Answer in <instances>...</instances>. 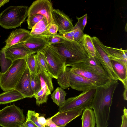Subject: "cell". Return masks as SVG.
Listing matches in <instances>:
<instances>
[{"label":"cell","mask_w":127,"mask_h":127,"mask_svg":"<svg viewBox=\"0 0 127 127\" xmlns=\"http://www.w3.org/2000/svg\"><path fill=\"white\" fill-rule=\"evenodd\" d=\"M50 45L61 55L65 67L84 62L89 57L83 47L78 42L66 39L62 42Z\"/></svg>","instance_id":"cell-1"},{"label":"cell","mask_w":127,"mask_h":127,"mask_svg":"<svg viewBox=\"0 0 127 127\" xmlns=\"http://www.w3.org/2000/svg\"><path fill=\"white\" fill-rule=\"evenodd\" d=\"M28 8L26 6H10L0 14V25L8 29L21 26L28 17Z\"/></svg>","instance_id":"cell-2"},{"label":"cell","mask_w":127,"mask_h":127,"mask_svg":"<svg viewBox=\"0 0 127 127\" xmlns=\"http://www.w3.org/2000/svg\"><path fill=\"white\" fill-rule=\"evenodd\" d=\"M27 64L25 59L13 61L8 70L1 73L0 87L5 91L15 89L26 69Z\"/></svg>","instance_id":"cell-3"},{"label":"cell","mask_w":127,"mask_h":127,"mask_svg":"<svg viewBox=\"0 0 127 127\" xmlns=\"http://www.w3.org/2000/svg\"><path fill=\"white\" fill-rule=\"evenodd\" d=\"M26 121L23 111L14 103L0 110V126L19 127Z\"/></svg>","instance_id":"cell-4"},{"label":"cell","mask_w":127,"mask_h":127,"mask_svg":"<svg viewBox=\"0 0 127 127\" xmlns=\"http://www.w3.org/2000/svg\"><path fill=\"white\" fill-rule=\"evenodd\" d=\"M71 67L70 70L72 72L91 81L97 87L106 84L110 79L84 62L76 64Z\"/></svg>","instance_id":"cell-5"},{"label":"cell","mask_w":127,"mask_h":127,"mask_svg":"<svg viewBox=\"0 0 127 127\" xmlns=\"http://www.w3.org/2000/svg\"><path fill=\"white\" fill-rule=\"evenodd\" d=\"M95 89L82 92L79 95L71 97L65 100L64 104L59 106V112L63 111L74 108L83 107L85 109L90 108Z\"/></svg>","instance_id":"cell-6"},{"label":"cell","mask_w":127,"mask_h":127,"mask_svg":"<svg viewBox=\"0 0 127 127\" xmlns=\"http://www.w3.org/2000/svg\"><path fill=\"white\" fill-rule=\"evenodd\" d=\"M43 53L48 64V73L53 78L57 77L65 67L62 57L53 47L48 45L42 52Z\"/></svg>","instance_id":"cell-7"},{"label":"cell","mask_w":127,"mask_h":127,"mask_svg":"<svg viewBox=\"0 0 127 127\" xmlns=\"http://www.w3.org/2000/svg\"><path fill=\"white\" fill-rule=\"evenodd\" d=\"M91 37L95 50V56L103 67L107 76L110 79L119 80L113 69L111 60L104 51V45L97 37Z\"/></svg>","instance_id":"cell-8"},{"label":"cell","mask_w":127,"mask_h":127,"mask_svg":"<svg viewBox=\"0 0 127 127\" xmlns=\"http://www.w3.org/2000/svg\"><path fill=\"white\" fill-rule=\"evenodd\" d=\"M53 8L52 4L48 0H36L33 1L28 8V17L36 14L43 16L47 19L49 26L54 23L52 16Z\"/></svg>","instance_id":"cell-9"},{"label":"cell","mask_w":127,"mask_h":127,"mask_svg":"<svg viewBox=\"0 0 127 127\" xmlns=\"http://www.w3.org/2000/svg\"><path fill=\"white\" fill-rule=\"evenodd\" d=\"M85 109L79 107L61 112H58L52 116V120L58 127H64L69 122L82 114Z\"/></svg>","instance_id":"cell-10"},{"label":"cell","mask_w":127,"mask_h":127,"mask_svg":"<svg viewBox=\"0 0 127 127\" xmlns=\"http://www.w3.org/2000/svg\"><path fill=\"white\" fill-rule=\"evenodd\" d=\"M52 16L54 23L58 27V31L61 35L71 31L74 26L69 17L59 9H53Z\"/></svg>","instance_id":"cell-11"},{"label":"cell","mask_w":127,"mask_h":127,"mask_svg":"<svg viewBox=\"0 0 127 127\" xmlns=\"http://www.w3.org/2000/svg\"><path fill=\"white\" fill-rule=\"evenodd\" d=\"M68 77L70 87L73 89L83 92L97 87L91 81L72 72L70 68Z\"/></svg>","instance_id":"cell-12"},{"label":"cell","mask_w":127,"mask_h":127,"mask_svg":"<svg viewBox=\"0 0 127 127\" xmlns=\"http://www.w3.org/2000/svg\"><path fill=\"white\" fill-rule=\"evenodd\" d=\"M5 52L6 57L13 61L25 59L27 56L34 54L25 47L24 42L15 44L6 48Z\"/></svg>","instance_id":"cell-13"},{"label":"cell","mask_w":127,"mask_h":127,"mask_svg":"<svg viewBox=\"0 0 127 127\" xmlns=\"http://www.w3.org/2000/svg\"><path fill=\"white\" fill-rule=\"evenodd\" d=\"M15 89L20 93L24 98L33 97L31 87V74L27 65Z\"/></svg>","instance_id":"cell-14"},{"label":"cell","mask_w":127,"mask_h":127,"mask_svg":"<svg viewBox=\"0 0 127 127\" xmlns=\"http://www.w3.org/2000/svg\"><path fill=\"white\" fill-rule=\"evenodd\" d=\"M30 31L24 29H17L12 32L5 42L4 48L13 45L24 42L31 36Z\"/></svg>","instance_id":"cell-15"},{"label":"cell","mask_w":127,"mask_h":127,"mask_svg":"<svg viewBox=\"0 0 127 127\" xmlns=\"http://www.w3.org/2000/svg\"><path fill=\"white\" fill-rule=\"evenodd\" d=\"M37 65V74L41 82V88L44 89L49 95L53 91L54 87L52 82V77L41 67L36 59Z\"/></svg>","instance_id":"cell-16"},{"label":"cell","mask_w":127,"mask_h":127,"mask_svg":"<svg viewBox=\"0 0 127 127\" xmlns=\"http://www.w3.org/2000/svg\"><path fill=\"white\" fill-rule=\"evenodd\" d=\"M24 44L29 50L34 53L42 52L48 45L45 38L31 36L24 42Z\"/></svg>","instance_id":"cell-17"},{"label":"cell","mask_w":127,"mask_h":127,"mask_svg":"<svg viewBox=\"0 0 127 127\" xmlns=\"http://www.w3.org/2000/svg\"><path fill=\"white\" fill-rule=\"evenodd\" d=\"M49 25L45 17L36 24L30 31L31 35L34 37L46 38L51 35L48 31Z\"/></svg>","instance_id":"cell-18"},{"label":"cell","mask_w":127,"mask_h":127,"mask_svg":"<svg viewBox=\"0 0 127 127\" xmlns=\"http://www.w3.org/2000/svg\"><path fill=\"white\" fill-rule=\"evenodd\" d=\"M113 69L122 83L124 88H127V64L114 59H110Z\"/></svg>","instance_id":"cell-19"},{"label":"cell","mask_w":127,"mask_h":127,"mask_svg":"<svg viewBox=\"0 0 127 127\" xmlns=\"http://www.w3.org/2000/svg\"><path fill=\"white\" fill-rule=\"evenodd\" d=\"M104 48V51L110 59L117 60L127 64V50L112 48L105 45Z\"/></svg>","instance_id":"cell-20"},{"label":"cell","mask_w":127,"mask_h":127,"mask_svg":"<svg viewBox=\"0 0 127 127\" xmlns=\"http://www.w3.org/2000/svg\"><path fill=\"white\" fill-rule=\"evenodd\" d=\"M24 98L22 94L15 89L5 91L0 94V105L11 103Z\"/></svg>","instance_id":"cell-21"},{"label":"cell","mask_w":127,"mask_h":127,"mask_svg":"<svg viewBox=\"0 0 127 127\" xmlns=\"http://www.w3.org/2000/svg\"><path fill=\"white\" fill-rule=\"evenodd\" d=\"M81 118L82 127H95L96 123L93 110L90 108L85 109Z\"/></svg>","instance_id":"cell-22"},{"label":"cell","mask_w":127,"mask_h":127,"mask_svg":"<svg viewBox=\"0 0 127 127\" xmlns=\"http://www.w3.org/2000/svg\"><path fill=\"white\" fill-rule=\"evenodd\" d=\"M82 45L87 52L89 56H95V50L92 37L89 35L84 34L78 42Z\"/></svg>","instance_id":"cell-23"},{"label":"cell","mask_w":127,"mask_h":127,"mask_svg":"<svg viewBox=\"0 0 127 127\" xmlns=\"http://www.w3.org/2000/svg\"><path fill=\"white\" fill-rule=\"evenodd\" d=\"M66 93L61 87H57L51 95L53 102L57 105H62L65 101V97Z\"/></svg>","instance_id":"cell-24"},{"label":"cell","mask_w":127,"mask_h":127,"mask_svg":"<svg viewBox=\"0 0 127 127\" xmlns=\"http://www.w3.org/2000/svg\"><path fill=\"white\" fill-rule=\"evenodd\" d=\"M69 68L68 67H65L57 77V83L62 89H66L70 87L68 77Z\"/></svg>","instance_id":"cell-25"},{"label":"cell","mask_w":127,"mask_h":127,"mask_svg":"<svg viewBox=\"0 0 127 127\" xmlns=\"http://www.w3.org/2000/svg\"><path fill=\"white\" fill-rule=\"evenodd\" d=\"M84 62L93 67L100 74L107 76L103 67L95 56L94 57L89 56L88 58Z\"/></svg>","instance_id":"cell-26"},{"label":"cell","mask_w":127,"mask_h":127,"mask_svg":"<svg viewBox=\"0 0 127 127\" xmlns=\"http://www.w3.org/2000/svg\"><path fill=\"white\" fill-rule=\"evenodd\" d=\"M5 49L3 47L0 50V65L1 73L5 72L11 66L13 61L7 58L5 54Z\"/></svg>","instance_id":"cell-27"},{"label":"cell","mask_w":127,"mask_h":127,"mask_svg":"<svg viewBox=\"0 0 127 127\" xmlns=\"http://www.w3.org/2000/svg\"><path fill=\"white\" fill-rule=\"evenodd\" d=\"M30 74L31 87L33 96L41 89V83L40 78L37 74L30 73Z\"/></svg>","instance_id":"cell-28"},{"label":"cell","mask_w":127,"mask_h":127,"mask_svg":"<svg viewBox=\"0 0 127 127\" xmlns=\"http://www.w3.org/2000/svg\"><path fill=\"white\" fill-rule=\"evenodd\" d=\"M30 73L37 74V65L35 54L29 55L25 58Z\"/></svg>","instance_id":"cell-29"},{"label":"cell","mask_w":127,"mask_h":127,"mask_svg":"<svg viewBox=\"0 0 127 127\" xmlns=\"http://www.w3.org/2000/svg\"><path fill=\"white\" fill-rule=\"evenodd\" d=\"M48 95L45 90L41 88L38 92L34 95L33 97L36 99V104L39 106L40 104L47 102Z\"/></svg>","instance_id":"cell-30"},{"label":"cell","mask_w":127,"mask_h":127,"mask_svg":"<svg viewBox=\"0 0 127 127\" xmlns=\"http://www.w3.org/2000/svg\"><path fill=\"white\" fill-rule=\"evenodd\" d=\"M44 17L43 16L38 14L28 17L27 20L28 29L32 30L33 27Z\"/></svg>","instance_id":"cell-31"},{"label":"cell","mask_w":127,"mask_h":127,"mask_svg":"<svg viewBox=\"0 0 127 127\" xmlns=\"http://www.w3.org/2000/svg\"><path fill=\"white\" fill-rule=\"evenodd\" d=\"M35 56L36 59L40 65L48 73V64L43 53L42 52H38L35 54Z\"/></svg>","instance_id":"cell-32"},{"label":"cell","mask_w":127,"mask_h":127,"mask_svg":"<svg viewBox=\"0 0 127 127\" xmlns=\"http://www.w3.org/2000/svg\"><path fill=\"white\" fill-rule=\"evenodd\" d=\"M45 39L49 45L62 42L66 39L63 35L57 34L51 35Z\"/></svg>","instance_id":"cell-33"},{"label":"cell","mask_w":127,"mask_h":127,"mask_svg":"<svg viewBox=\"0 0 127 127\" xmlns=\"http://www.w3.org/2000/svg\"><path fill=\"white\" fill-rule=\"evenodd\" d=\"M39 114L36 112L35 111H28L26 120H30L35 124L38 127H43L40 125L38 122V118Z\"/></svg>","instance_id":"cell-34"},{"label":"cell","mask_w":127,"mask_h":127,"mask_svg":"<svg viewBox=\"0 0 127 127\" xmlns=\"http://www.w3.org/2000/svg\"><path fill=\"white\" fill-rule=\"evenodd\" d=\"M87 15L86 14L80 17H77L78 22L74 27L83 31L87 23Z\"/></svg>","instance_id":"cell-35"},{"label":"cell","mask_w":127,"mask_h":127,"mask_svg":"<svg viewBox=\"0 0 127 127\" xmlns=\"http://www.w3.org/2000/svg\"><path fill=\"white\" fill-rule=\"evenodd\" d=\"M76 31V29L73 27L71 31L64 34L63 35L66 39L70 41H74L73 36Z\"/></svg>","instance_id":"cell-36"},{"label":"cell","mask_w":127,"mask_h":127,"mask_svg":"<svg viewBox=\"0 0 127 127\" xmlns=\"http://www.w3.org/2000/svg\"><path fill=\"white\" fill-rule=\"evenodd\" d=\"M75 29L76 31L73 36L74 40V41L78 42L82 37L84 34L83 31L78 29Z\"/></svg>","instance_id":"cell-37"},{"label":"cell","mask_w":127,"mask_h":127,"mask_svg":"<svg viewBox=\"0 0 127 127\" xmlns=\"http://www.w3.org/2000/svg\"><path fill=\"white\" fill-rule=\"evenodd\" d=\"M123 113L122 116V123L120 127H127V110L125 107L124 109Z\"/></svg>","instance_id":"cell-38"},{"label":"cell","mask_w":127,"mask_h":127,"mask_svg":"<svg viewBox=\"0 0 127 127\" xmlns=\"http://www.w3.org/2000/svg\"><path fill=\"white\" fill-rule=\"evenodd\" d=\"M48 30L51 34L55 35L58 31V27L55 24L52 23L49 26Z\"/></svg>","instance_id":"cell-39"},{"label":"cell","mask_w":127,"mask_h":127,"mask_svg":"<svg viewBox=\"0 0 127 127\" xmlns=\"http://www.w3.org/2000/svg\"><path fill=\"white\" fill-rule=\"evenodd\" d=\"M52 117L46 119V123L45 127H58L52 121Z\"/></svg>","instance_id":"cell-40"},{"label":"cell","mask_w":127,"mask_h":127,"mask_svg":"<svg viewBox=\"0 0 127 127\" xmlns=\"http://www.w3.org/2000/svg\"><path fill=\"white\" fill-rule=\"evenodd\" d=\"M24 127H38L35 124L30 120H26L22 125Z\"/></svg>","instance_id":"cell-41"},{"label":"cell","mask_w":127,"mask_h":127,"mask_svg":"<svg viewBox=\"0 0 127 127\" xmlns=\"http://www.w3.org/2000/svg\"><path fill=\"white\" fill-rule=\"evenodd\" d=\"M38 122L43 127H45L46 121L44 116H39L38 118Z\"/></svg>","instance_id":"cell-42"},{"label":"cell","mask_w":127,"mask_h":127,"mask_svg":"<svg viewBox=\"0 0 127 127\" xmlns=\"http://www.w3.org/2000/svg\"><path fill=\"white\" fill-rule=\"evenodd\" d=\"M127 88H124V90L123 94V96L124 100H127Z\"/></svg>","instance_id":"cell-43"},{"label":"cell","mask_w":127,"mask_h":127,"mask_svg":"<svg viewBox=\"0 0 127 127\" xmlns=\"http://www.w3.org/2000/svg\"><path fill=\"white\" fill-rule=\"evenodd\" d=\"M9 0H0V8L6 3L9 2Z\"/></svg>","instance_id":"cell-44"},{"label":"cell","mask_w":127,"mask_h":127,"mask_svg":"<svg viewBox=\"0 0 127 127\" xmlns=\"http://www.w3.org/2000/svg\"><path fill=\"white\" fill-rule=\"evenodd\" d=\"M1 72L0 71V76H1Z\"/></svg>","instance_id":"cell-45"},{"label":"cell","mask_w":127,"mask_h":127,"mask_svg":"<svg viewBox=\"0 0 127 127\" xmlns=\"http://www.w3.org/2000/svg\"><path fill=\"white\" fill-rule=\"evenodd\" d=\"M19 127H24L23 126H22L21 125Z\"/></svg>","instance_id":"cell-46"}]
</instances>
